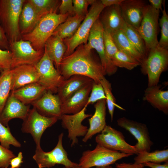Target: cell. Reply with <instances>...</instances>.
<instances>
[{
  "label": "cell",
  "instance_id": "obj_1",
  "mask_svg": "<svg viewBox=\"0 0 168 168\" xmlns=\"http://www.w3.org/2000/svg\"><path fill=\"white\" fill-rule=\"evenodd\" d=\"M86 44H82L71 54L63 57L59 72L64 80L74 75L87 77L96 82L106 75L100 60L95 57Z\"/></svg>",
  "mask_w": 168,
  "mask_h": 168
},
{
  "label": "cell",
  "instance_id": "obj_2",
  "mask_svg": "<svg viewBox=\"0 0 168 168\" xmlns=\"http://www.w3.org/2000/svg\"><path fill=\"white\" fill-rule=\"evenodd\" d=\"M51 12L44 16L30 32L21 35V39L30 42L33 48L39 51L44 49L45 43L52 35L56 28L69 16Z\"/></svg>",
  "mask_w": 168,
  "mask_h": 168
},
{
  "label": "cell",
  "instance_id": "obj_3",
  "mask_svg": "<svg viewBox=\"0 0 168 168\" xmlns=\"http://www.w3.org/2000/svg\"><path fill=\"white\" fill-rule=\"evenodd\" d=\"M25 0H0V26L9 44L21 39L20 14Z\"/></svg>",
  "mask_w": 168,
  "mask_h": 168
},
{
  "label": "cell",
  "instance_id": "obj_4",
  "mask_svg": "<svg viewBox=\"0 0 168 168\" xmlns=\"http://www.w3.org/2000/svg\"><path fill=\"white\" fill-rule=\"evenodd\" d=\"M104 8L101 0H95L91 4L88 14L76 33L71 37L63 40L66 47L63 57L72 54L79 45L87 44L91 28Z\"/></svg>",
  "mask_w": 168,
  "mask_h": 168
},
{
  "label": "cell",
  "instance_id": "obj_5",
  "mask_svg": "<svg viewBox=\"0 0 168 168\" xmlns=\"http://www.w3.org/2000/svg\"><path fill=\"white\" fill-rule=\"evenodd\" d=\"M140 66L142 73L148 76V86L157 85L161 74L167 69L168 49L158 45L149 50Z\"/></svg>",
  "mask_w": 168,
  "mask_h": 168
},
{
  "label": "cell",
  "instance_id": "obj_6",
  "mask_svg": "<svg viewBox=\"0 0 168 168\" xmlns=\"http://www.w3.org/2000/svg\"><path fill=\"white\" fill-rule=\"evenodd\" d=\"M131 156L97 144L93 150L83 152L78 164L82 168L110 166L118 160Z\"/></svg>",
  "mask_w": 168,
  "mask_h": 168
},
{
  "label": "cell",
  "instance_id": "obj_7",
  "mask_svg": "<svg viewBox=\"0 0 168 168\" xmlns=\"http://www.w3.org/2000/svg\"><path fill=\"white\" fill-rule=\"evenodd\" d=\"M63 133L59 135L57 145L50 151L45 152L41 147L36 148L33 158L39 168H49L56 164L62 165L66 167H72L78 165L68 157L67 152L63 145Z\"/></svg>",
  "mask_w": 168,
  "mask_h": 168
},
{
  "label": "cell",
  "instance_id": "obj_8",
  "mask_svg": "<svg viewBox=\"0 0 168 168\" xmlns=\"http://www.w3.org/2000/svg\"><path fill=\"white\" fill-rule=\"evenodd\" d=\"M160 11L150 5L145 7L143 18L137 30L143 39L146 49L149 50L158 45L157 39Z\"/></svg>",
  "mask_w": 168,
  "mask_h": 168
},
{
  "label": "cell",
  "instance_id": "obj_9",
  "mask_svg": "<svg viewBox=\"0 0 168 168\" xmlns=\"http://www.w3.org/2000/svg\"><path fill=\"white\" fill-rule=\"evenodd\" d=\"M10 50L12 54L11 69L24 65L35 66L44 53V49L36 50L30 42L21 39L10 43Z\"/></svg>",
  "mask_w": 168,
  "mask_h": 168
},
{
  "label": "cell",
  "instance_id": "obj_10",
  "mask_svg": "<svg viewBox=\"0 0 168 168\" xmlns=\"http://www.w3.org/2000/svg\"><path fill=\"white\" fill-rule=\"evenodd\" d=\"M35 67L39 75L38 82L47 91L57 93L59 87L64 79L54 66L53 61L44 49L43 56Z\"/></svg>",
  "mask_w": 168,
  "mask_h": 168
},
{
  "label": "cell",
  "instance_id": "obj_11",
  "mask_svg": "<svg viewBox=\"0 0 168 168\" xmlns=\"http://www.w3.org/2000/svg\"><path fill=\"white\" fill-rule=\"evenodd\" d=\"M95 140L97 144L111 150L131 155L138 153L134 146L126 142L122 132L110 126L106 125Z\"/></svg>",
  "mask_w": 168,
  "mask_h": 168
},
{
  "label": "cell",
  "instance_id": "obj_12",
  "mask_svg": "<svg viewBox=\"0 0 168 168\" xmlns=\"http://www.w3.org/2000/svg\"><path fill=\"white\" fill-rule=\"evenodd\" d=\"M58 119L43 116L34 107L30 109L28 114L23 120L22 132L31 134L36 145V148L41 147L40 142L45 130L55 124Z\"/></svg>",
  "mask_w": 168,
  "mask_h": 168
},
{
  "label": "cell",
  "instance_id": "obj_13",
  "mask_svg": "<svg viewBox=\"0 0 168 168\" xmlns=\"http://www.w3.org/2000/svg\"><path fill=\"white\" fill-rule=\"evenodd\" d=\"M103 30L102 25L98 18L91 28L86 45L89 49H94L96 50L106 74L111 76L116 72L118 68L114 66L107 58L104 43Z\"/></svg>",
  "mask_w": 168,
  "mask_h": 168
},
{
  "label": "cell",
  "instance_id": "obj_14",
  "mask_svg": "<svg viewBox=\"0 0 168 168\" xmlns=\"http://www.w3.org/2000/svg\"><path fill=\"white\" fill-rule=\"evenodd\" d=\"M117 125L130 132L137 141L133 146L138 153L150 152L153 143L151 141L147 125L143 123L129 119L125 117L119 119Z\"/></svg>",
  "mask_w": 168,
  "mask_h": 168
},
{
  "label": "cell",
  "instance_id": "obj_15",
  "mask_svg": "<svg viewBox=\"0 0 168 168\" xmlns=\"http://www.w3.org/2000/svg\"><path fill=\"white\" fill-rule=\"evenodd\" d=\"M87 107L86 105L81 111L76 114H63L61 117L62 127L68 130V137L72 141L71 147L78 143L77 137L84 136L88 131L87 127L82 124L85 119L92 115L86 114Z\"/></svg>",
  "mask_w": 168,
  "mask_h": 168
},
{
  "label": "cell",
  "instance_id": "obj_16",
  "mask_svg": "<svg viewBox=\"0 0 168 168\" xmlns=\"http://www.w3.org/2000/svg\"><path fill=\"white\" fill-rule=\"evenodd\" d=\"M31 105L39 113L45 116L60 119L62 115L59 97L50 91H46Z\"/></svg>",
  "mask_w": 168,
  "mask_h": 168
},
{
  "label": "cell",
  "instance_id": "obj_17",
  "mask_svg": "<svg viewBox=\"0 0 168 168\" xmlns=\"http://www.w3.org/2000/svg\"><path fill=\"white\" fill-rule=\"evenodd\" d=\"M147 5L143 0H124L120 5L124 22L137 30L142 21L144 8Z\"/></svg>",
  "mask_w": 168,
  "mask_h": 168
},
{
  "label": "cell",
  "instance_id": "obj_18",
  "mask_svg": "<svg viewBox=\"0 0 168 168\" xmlns=\"http://www.w3.org/2000/svg\"><path fill=\"white\" fill-rule=\"evenodd\" d=\"M93 81L75 92L61 104L62 114H74L86 105L91 89Z\"/></svg>",
  "mask_w": 168,
  "mask_h": 168
},
{
  "label": "cell",
  "instance_id": "obj_19",
  "mask_svg": "<svg viewBox=\"0 0 168 168\" xmlns=\"http://www.w3.org/2000/svg\"><path fill=\"white\" fill-rule=\"evenodd\" d=\"M30 109L29 105L22 103L10 93L0 114V122L7 127L9 122L13 119L19 118L24 120Z\"/></svg>",
  "mask_w": 168,
  "mask_h": 168
},
{
  "label": "cell",
  "instance_id": "obj_20",
  "mask_svg": "<svg viewBox=\"0 0 168 168\" xmlns=\"http://www.w3.org/2000/svg\"><path fill=\"white\" fill-rule=\"evenodd\" d=\"M13 91L31 83L38 82L39 75L35 66L24 65L11 69Z\"/></svg>",
  "mask_w": 168,
  "mask_h": 168
},
{
  "label": "cell",
  "instance_id": "obj_21",
  "mask_svg": "<svg viewBox=\"0 0 168 168\" xmlns=\"http://www.w3.org/2000/svg\"><path fill=\"white\" fill-rule=\"evenodd\" d=\"M99 19L104 30L110 34L121 30L124 22L120 5L105 7L100 13Z\"/></svg>",
  "mask_w": 168,
  "mask_h": 168
},
{
  "label": "cell",
  "instance_id": "obj_22",
  "mask_svg": "<svg viewBox=\"0 0 168 168\" xmlns=\"http://www.w3.org/2000/svg\"><path fill=\"white\" fill-rule=\"evenodd\" d=\"M106 100L98 101L94 105L95 112L94 114L88 119L89 128L82 139L86 142L97 133H100L107 125L106 122Z\"/></svg>",
  "mask_w": 168,
  "mask_h": 168
},
{
  "label": "cell",
  "instance_id": "obj_23",
  "mask_svg": "<svg viewBox=\"0 0 168 168\" xmlns=\"http://www.w3.org/2000/svg\"><path fill=\"white\" fill-rule=\"evenodd\" d=\"M143 100L165 114H168V91L162 90L160 85L148 86Z\"/></svg>",
  "mask_w": 168,
  "mask_h": 168
},
{
  "label": "cell",
  "instance_id": "obj_24",
  "mask_svg": "<svg viewBox=\"0 0 168 168\" xmlns=\"http://www.w3.org/2000/svg\"><path fill=\"white\" fill-rule=\"evenodd\" d=\"M93 81L86 76L74 75L64 80L59 87L57 95L61 104L82 87Z\"/></svg>",
  "mask_w": 168,
  "mask_h": 168
},
{
  "label": "cell",
  "instance_id": "obj_25",
  "mask_svg": "<svg viewBox=\"0 0 168 168\" xmlns=\"http://www.w3.org/2000/svg\"><path fill=\"white\" fill-rule=\"evenodd\" d=\"M33 5L26 0L20 14L19 27L21 35L31 32L41 18Z\"/></svg>",
  "mask_w": 168,
  "mask_h": 168
},
{
  "label": "cell",
  "instance_id": "obj_26",
  "mask_svg": "<svg viewBox=\"0 0 168 168\" xmlns=\"http://www.w3.org/2000/svg\"><path fill=\"white\" fill-rule=\"evenodd\" d=\"M46 91L43 86L37 82L25 86L11 93L22 103L28 105L38 99Z\"/></svg>",
  "mask_w": 168,
  "mask_h": 168
},
{
  "label": "cell",
  "instance_id": "obj_27",
  "mask_svg": "<svg viewBox=\"0 0 168 168\" xmlns=\"http://www.w3.org/2000/svg\"><path fill=\"white\" fill-rule=\"evenodd\" d=\"M44 49L53 61L56 69L59 71L60 64L66 50L63 40L52 35L46 41Z\"/></svg>",
  "mask_w": 168,
  "mask_h": 168
},
{
  "label": "cell",
  "instance_id": "obj_28",
  "mask_svg": "<svg viewBox=\"0 0 168 168\" xmlns=\"http://www.w3.org/2000/svg\"><path fill=\"white\" fill-rule=\"evenodd\" d=\"M86 16H69L56 28L52 35L57 36L63 40L71 37L76 33Z\"/></svg>",
  "mask_w": 168,
  "mask_h": 168
},
{
  "label": "cell",
  "instance_id": "obj_29",
  "mask_svg": "<svg viewBox=\"0 0 168 168\" xmlns=\"http://www.w3.org/2000/svg\"><path fill=\"white\" fill-rule=\"evenodd\" d=\"M110 34L119 50L136 60L140 63V65L142 64L145 58L130 42L122 30H119Z\"/></svg>",
  "mask_w": 168,
  "mask_h": 168
},
{
  "label": "cell",
  "instance_id": "obj_30",
  "mask_svg": "<svg viewBox=\"0 0 168 168\" xmlns=\"http://www.w3.org/2000/svg\"><path fill=\"white\" fill-rule=\"evenodd\" d=\"M121 30L133 46L145 59L148 52L143 39L138 30L125 22Z\"/></svg>",
  "mask_w": 168,
  "mask_h": 168
},
{
  "label": "cell",
  "instance_id": "obj_31",
  "mask_svg": "<svg viewBox=\"0 0 168 168\" xmlns=\"http://www.w3.org/2000/svg\"><path fill=\"white\" fill-rule=\"evenodd\" d=\"M134 163L143 164L149 162L160 164L168 161V149L156 150L152 152L143 151L139 152L134 158Z\"/></svg>",
  "mask_w": 168,
  "mask_h": 168
},
{
  "label": "cell",
  "instance_id": "obj_32",
  "mask_svg": "<svg viewBox=\"0 0 168 168\" xmlns=\"http://www.w3.org/2000/svg\"><path fill=\"white\" fill-rule=\"evenodd\" d=\"M12 74L11 69L1 72L0 74V114L11 91Z\"/></svg>",
  "mask_w": 168,
  "mask_h": 168
},
{
  "label": "cell",
  "instance_id": "obj_33",
  "mask_svg": "<svg viewBox=\"0 0 168 168\" xmlns=\"http://www.w3.org/2000/svg\"><path fill=\"white\" fill-rule=\"evenodd\" d=\"M42 17L51 12H57L61 2L58 0H27Z\"/></svg>",
  "mask_w": 168,
  "mask_h": 168
},
{
  "label": "cell",
  "instance_id": "obj_34",
  "mask_svg": "<svg viewBox=\"0 0 168 168\" xmlns=\"http://www.w3.org/2000/svg\"><path fill=\"white\" fill-rule=\"evenodd\" d=\"M111 62L112 64L117 68H124L128 70H132L141 65L136 60L119 50L113 56Z\"/></svg>",
  "mask_w": 168,
  "mask_h": 168
},
{
  "label": "cell",
  "instance_id": "obj_35",
  "mask_svg": "<svg viewBox=\"0 0 168 168\" xmlns=\"http://www.w3.org/2000/svg\"><path fill=\"white\" fill-rule=\"evenodd\" d=\"M100 82L104 90L106 97V104L111 120L112 121L115 107H117L122 110H124V109L116 103L115 99L112 92L111 83L105 77L100 81Z\"/></svg>",
  "mask_w": 168,
  "mask_h": 168
},
{
  "label": "cell",
  "instance_id": "obj_36",
  "mask_svg": "<svg viewBox=\"0 0 168 168\" xmlns=\"http://www.w3.org/2000/svg\"><path fill=\"white\" fill-rule=\"evenodd\" d=\"M162 15L159 19L161 29V36L158 41V45L160 47L168 49V16L165 7V1L163 4Z\"/></svg>",
  "mask_w": 168,
  "mask_h": 168
},
{
  "label": "cell",
  "instance_id": "obj_37",
  "mask_svg": "<svg viewBox=\"0 0 168 168\" xmlns=\"http://www.w3.org/2000/svg\"><path fill=\"white\" fill-rule=\"evenodd\" d=\"M0 142L2 146L9 149L10 145L20 147L21 143L12 135L9 126L6 127L0 122Z\"/></svg>",
  "mask_w": 168,
  "mask_h": 168
},
{
  "label": "cell",
  "instance_id": "obj_38",
  "mask_svg": "<svg viewBox=\"0 0 168 168\" xmlns=\"http://www.w3.org/2000/svg\"><path fill=\"white\" fill-rule=\"evenodd\" d=\"M103 37L106 55L108 60L112 63L111 59L119 50L110 33L104 30Z\"/></svg>",
  "mask_w": 168,
  "mask_h": 168
},
{
  "label": "cell",
  "instance_id": "obj_39",
  "mask_svg": "<svg viewBox=\"0 0 168 168\" xmlns=\"http://www.w3.org/2000/svg\"><path fill=\"white\" fill-rule=\"evenodd\" d=\"M86 106L93 104L98 101L106 99L103 87L100 82H96L93 81L91 89Z\"/></svg>",
  "mask_w": 168,
  "mask_h": 168
},
{
  "label": "cell",
  "instance_id": "obj_40",
  "mask_svg": "<svg viewBox=\"0 0 168 168\" xmlns=\"http://www.w3.org/2000/svg\"><path fill=\"white\" fill-rule=\"evenodd\" d=\"M95 0H73V5L75 15L86 16L88 13V7Z\"/></svg>",
  "mask_w": 168,
  "mask_h": 168
},
{
  "label": "cell",
  "instance_id": "obj_41",
  "mask_svg": "<svg viewBox=\"0 0 168 168\" xmlns=\"http://www.w3.org/2000/svg\"><path fill=\"white\" fill-rule=\"evenodd\" d=\"M12 54L10 50H3L0 48V72L11 69Z\"/></svg>",
  "mask_w": 168,
  "mask_h": 168
},
{
  "label": "cell",
  "instance_id": "obj_42",
  "mask_svg": "<svg viewBox=\"0 0 168 168\" xmlns=\"http://www.w3.org/2000/svg\"><path fill=\"white\" fill-rule=\"evenodd\" d=\"M15 156L12 151L3 147L0 142V168H8L10 165L11 159Z\"/></svg>",
  "mask_w": 168,
  "mask_h": 168
},
{
  "label": "cell",
  "instance_id": "obj_43",
  "mask_svg": "<svg viewBox=\"0 0 168 168\" xmlns=\"http://www.w3.org/2000/svg\"><path fill=\"white\" fill-rule=\"evenodd\" d=\"M59 14L64 15L68 14L70 16L75 15L72 0H62L58 8Z\"/></svg>",
  "mask_w": 168,
  "mask_h": 168
},
{
  "label": "cell",
  "instance_id": "obj_44",
  "mask_svg": "<svg viewBox=\"0 0 168 168\" xmlns=\"http://www.w3.org/2000/svg\"><path fill=\"white\" fill-rule=\"evenodd\" d=\"M0 48L3 50H10V44L3 29L0 26Z\"/></svg>",
  "mask_w": 168,
  "mask_h": 168
},
{
  "label": "cell",
  "instance_id": "obj_45",
  "mask_svg": "<svg viewBox=\"0 0 168 168\" xmlns=\"http://www.w3.org/2000/svg\"><path fill=\"white\" fill-rule=\"evenodd\" d=\"M23 158L22 152H19L17 156H15L11 159L10 161V165L11 167L13 168H19L23 162Z\"/></svg>",
  "mask_w": 168,
  "mask_h": 168
},
{
  "label": "cell",
  "instance_id": "obj_46",
  "mask_svg": "<svg viewBox=\"0 0 168 168\" xmlns=\"http://www.w3.org/2000/svg\"><path fill=\"white\" fill-rule=\"evenodd\" d=\"M115 168H143L145 166L143 164H136L123 162L116 163Z\"/></svg>",
  "mask_w": 168,
  "mask_h": 168
},
{
  "label": "cell",
  "instance_id": "obj_47",
  "mask_svg": "<svg viewBox=\"0 0 168 168\" xmlns=\"http://www.w3.org/2000/svg\"><path fill=\"white\" fill-rule=\"evenodd\" d=\"M150 5L153 8L159 11H162V6L164 0H149Z\"/></svg>",
  "mask_w": 168,
  "mask_h": 168
},
{
  "label": "cell",
  "instance_id": "obj_48",
  "mask_svg": "<svg viewBox=\"0 0 168 168\" xmlns=\"http://www.w3.org/2000/svg\"><path fill=\"white\" fill-rule=\"evenodd\" d=\"M143 164L145 166L151 168H168V161L165 162L163 164L149 162H146Z\"/></svg>",
  "mask_w": 168,
  "mask_h": 168
},
{
  "label": "cell",
  "instance_id": "obj_49",
  "mask_svg": "<svg viewBox=\"0 0 168 168\" xmlns=\"http://www.w3.org/2000/svg\"><path fill=\"white\" fill-rule=\"evenodd\" d=\"M124 0H101L105 7L114 5H120Z\"/></svg>",
  "mask_w": 168,
  "mask_h": 168
},
{
  "label": "cell",
  "instance_id": "obj_50",
  "mask_svg": "<svg viewBox=\"0 0 168 168\" xmlns=\"http://www.w3.org/2000/svg\"><path fill=\"white\" fill-rule=\"evenodd\" d=\"M96 168H112V167L111 166H97L96 167Z\"/></svg>",
  "mask_w": 168,
  "mask_h": 168
},
{
  "label": "cell",
  "instance_id": "obj_51",
  "mask_svg": "<svg viewBox=\"0 0 168 168\" xmlns=\"http://www.w3.org/2000/svg\"><path fill=\"white\" fill-rule=\"evenodd\" d=\"M63 168H82L80 166H79L78 165V164L77 165L74 167H64Z\"/></svg>",
  "mask_w": 168,
  "mask_h": 168
},
{
  "label": "cell",
  "instance_id": "obj_52",
  "mask_svg": "<svg viewBox=\"0 0 168 168\" xmlns=\"http://www.w3.org/2000/svg\"><path fill=\"white\" fill-rule=\"evenodd\" d=\"M13 168V167H11V168Z\"/></svg>",
  "mask_w": 168,
  "mask_h": 168
}]
</instances>
